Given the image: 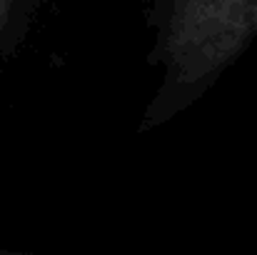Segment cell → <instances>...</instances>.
I'll list each match as a JSON object with an SVG mask.
<instances>
[{
	"label": "cell",
	"instance_id": "6da1fadb",
	"mask_svg": "<svg viewBox=\"0 0 257 255\" xmlns=\"http://www.w3.org/2000/svg\"><path fill=\"white\" fill-rule=\"evenodd\" d=\"M257 33V0H175L165 58L170 78L200 85Z\"/></svg>",
	"mask_w": 257,
	"mask_h": 255
}]
</instances>
